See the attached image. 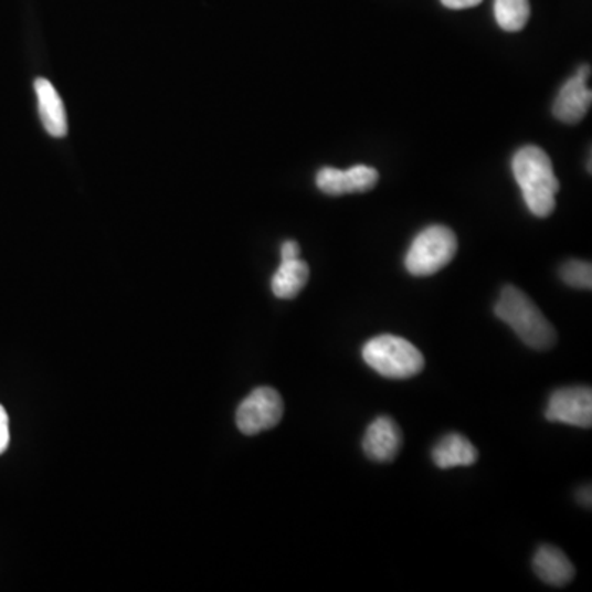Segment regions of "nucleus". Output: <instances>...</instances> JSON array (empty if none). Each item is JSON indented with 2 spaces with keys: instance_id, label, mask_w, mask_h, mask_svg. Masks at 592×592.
<instances>
[{
  "instance_id": "16",
  "label": "nucleus",
  "mask_w": 592,
  "mask_h": 592,
  "mask_svg": "<svg viewBox=\"0 0 592 592\" xmlns=\"http://www.w3.org/2000/svg\"><path fill=\"white\" fill-rule=\"evenodd\" d=\"M10 443L9 415L6 409L0 405V454L6 453Z\"/></svg>"
},
{
  "instance_id": "2",
  "label": "nucleus",
  "mask_w": 592,
  "mask_h": 592,
  "mask_svg": "<svg viewBox=\"0 0 592 592\" xmlns=\"http://www.w3.org/2000/svg\"><path fill=\"white\" fill-rule=\"evenodd\" d=\"M496 316L514 329V332L528 346L537 351H548L557 345L554 331L547 316L531 302L530 296L520 288L507 285L497 299Z\"/></svg>"
},
{
  "instance_id": "15",
  "label": "nucleus",
  "mask_w": 592,
  "mask_h": 592,
  "mask_svg": "<svg viewBox=\"0 0 592 592\" xmlns=\"http://www.w3.org/2000/svg\"><path fill=\"white\" fill-rule=\"evenodd\" d=\"M561 281L580 290H591L592 267L590 262L568 261L560 268Z\"/></svg>"
},
{
  "instance_id": "1",
  "label": "nucleus",
  "mask_w": 592,
  "mask_h": 592,
  "mask_svg": "<svg viewBox=\"0 0 592 592\" xmlns=\"http://www.w3.org/2000/svg\"><path fill=\"white\" fill-rule=\"evenodd\" d=\"M512 171L528 211L537 218H548L557 208L560 181L553 163L543 148L525 146L512 158Z\"/></svg>"
},
{
  "instance_id": "8",
  "label": "nucleus",
  "mask_w": 592,
  "mask_h": 592,
  "mask_svg": "<svg viewBox=\"0 0 592 592\" xmlns=\"http://www.w3.org/2000/svg\"><path fill=\"white\" fill-rule=\"evenodd\" d=\"M377 181H379V171L369 165H355L348 170L325 167L316 175V187L329 197L364 193V191L372 190Z\"/></svg>"
},
{
  "instance_id": "6",
  "label": "nucleus",
  "mask_w": 592,
  "mask_h": 592,
  "mask_svg": "<svg viewBox=\"0 0 592 592\" xmlns=\"http://www.w3.org/2000/svg\"><path fill=\"white\" fill-rule=\"evenodd\" d=\"M545 416L550 422L578 429H591L592 390L590 387H567L551 393Z\"/></svg>"
},
{
  "instance_id": "4",
  "label": "nucleus",
  "mask_w": 592,
  "mask_h": 592,
  "mask_svg": "<svg viewBox=\"0 0 592 592\" xmlns=\"http://www.w3.org/2000/svg\"><path fill=\"white\" fill-rule=\"evenodd\" d=\"M456 252V234L446 225H430L413 239L406 252V271L415 277H430L446 267Z\"/></svg>"
},
{
  "instance_id": "17",
  "label": "nucleus",
  "mask_w": 592,
  "mask_h": 592,
  "mask_svg": "<svg viewBox=\"0 0 592 592\" xmlns=\"http://www.w3.org/2000/svg\"><path fill=\"white\" fill-rule=\"evenodd\" d=\"M282 261H290V258L299 257V245L298 242L287 241L282 244Z\"/></svg>"
},
{
  "instance_id": "19",
  "label": "nucleus",
  "mask_w": 592,
  "mask_h": 592,
  "mask_svg": "<svg viewBox=\"0 0 592 592\" xmlns=\"http://www.w3.org/2000/svg\"><path fill=\"white\" fill-rule=\"evenodd\" d=\"M578 499H580V503L583 504L584 507H588V509H590V507H591V487H584V489H581L580 494H578Z\"/></svg>"
},
{
  "instance_id": "10",
  "label": "nucleus",
  "mask_w": 592,
  "mask_h": 592,
  "mask_svg": "<svg viewBox=\"0 0 592 592\" xmlns=\"http://www.w3.org/2000/svg\"><path fill=\"white\" fill-rule=\"evenodd\" d=\"M35 93L43 127L50 136L62 139L68 134V117L59 91L49 80L39 77L35 81Z\"/></svg>"
},
{
  "instance_id": "11",
  "label": "nucleus",
  "mask_w": 592,
  "mask_h": 592,
  "mask_svg": "<svg viewBox=\"0 0 592 592\" xmlns=\"http://www.w3.org/2000/svg\"><path fill=\"white\" fill-rule=\"evenodd\" d=\"M533 570L543 583L563 588L574 580V567L570 558L553 545L538 548L533 558Z\"/></svg>"
},
{
  "instance_id": "12",
  "label": "nucleus",
  "mask_w": 592,
  "mask_h": 592,
  "mask_svg": "<svg viewBox=\"0 0 592 592\" xmlns=\"http://www.w3.org/2000/svg\"><path fill=\"white\" fill-rule=\"evenodd\" d=\"M433 461L442 469H451L457 466H471L476 463L479 453L469 440L457 433L444 436L438 444L433 447Z\"/></svg>"
},
{
  "instance_id": "3",
  "label": "nucleus",
  "mask_w": 592,
  "mask_h": 592,
  "mask_svg": "<svg viewBox=\"0 0 592 592\" xmlns=\"http://www.w3.org/2000/svg\"><path fill=\"white\" fill-rule=\"evenodd\" d=\"M369 368L387 379H410L425 368V358L412 342L393 335L377 336L362 348Z\"/></svg>"
},
{
  "instance_id": "7",
  "label": "nucleus",
  "mask_w": 592,
  "mask_h": 592,
  "mask_svg": "<svg viewBox=\"0 0 592 592\" xmlns=\"http://www.w3.org/2000/svg\"><path fill=\"white\" fill-rule=\"evenodd\" d=\"M591 76V66H580L577 74L561 87L553 103V116L560 123L578 124L590 113L592 91L588 86Z\"/></svg>"
},
{
  "instance_id": "18",
  "label": "nucleus",
  "mask_w": 592,
  "mask_h": 592,
  "mask_svg": "<svg viewBox=\"0 0 592 592\" xmlns=\"http://www.w3.org/2000/svg\"><path fill=\"white\" fill-rule=\"evenodd\" d=\"M483 0H442L444 7L453 10L471 9V7L479 6Z\"/></svg>"
},
{
  "instance_id": "9",
  "label": "nucleus",
  "mask_w": 592,
  "mask_h": 592,
  "mask_svg": "<svg viewBox=\"0 0 592 592\" xmlns=\"http://www.w3.org/2000/svg\"><path fill=\"white\" fill-rule=\"evenodd\" d=\"M402 444V430L390 416H379L373 420L362 440L364 453L377 463H389L395 459Z\"/></svg>"
},
{
  "instance_id": "14",
  "label": "nucleus",
  "mask_w": 592,
  "mask_h": 592,
  "mask_svg": "<svg viewBox=\"0 0 592 592\" xmlns=\"http://www.w3.org/2000/svg\"><path fill=\"white\" fill-rule=\"evenodd\" d=\"M494 15L500 29L520 32L530 19V0H496Z\"/></svg>"
},
{
  "instance_id": "13",
  "label": "nucleus",
  "mask_w": 592,
  "mask_h": 592,
  "mask_svg": "<svg viewBox=\"0 0 592 592\" xmlns=\"http://www.w3.org/2000/svg\"><path fill=\"white\" fill-rule=\"evenodd\" d=\"M309 267L302 258L282 261L281 267L272 277V292L277 298L292 299L308 284Z\"/></svg>"
},
{
  "instance_id": "5",
  "label": "nucleus",
  "mask_w": 592,
  "mask_h": 592,
  "mask_svg": "<svg viewBox=\"0 0 592 592\" xmlns=\"http://www.w3.org/2000/svg\"><path fill=\"white\" fill-rule=\"evenodd\" d=\"M284 410V400L277 390L258 387L242 400L235 413V423L244 435H258L275 429L282 422Z\"/></svg>"
}]
</instances>
